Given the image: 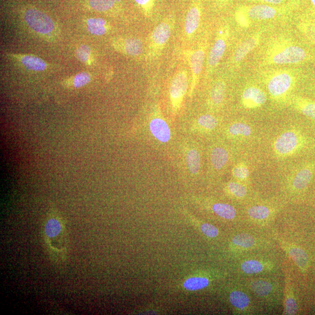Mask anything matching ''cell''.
Masks as SVG:
<instances>
[{"label": "cell", "instance_id": "6da1fadb", "mask_svg": "<svg viewBox=\"0 0 315 315\" xmlns=\"http://www.w3.org/2000/svg\"><path fill=\"white\" fill-rule=\"evenodd\" d=\"M306 50L286 33H278L269 37L257 56L260 68L271 66L299 64L309 59Z\"/></svg>", "mask_w": 315, "mask_h": 315}, {"label": "cell", "instance_id": "7a4b0ae2", "mask_svg": "<svg viewBox=\"0 0 315 315\" xmlns=\"http://www.w3.org/2000/svg\"><path fill=\"white\" fill-rule=\"evenodd\" d=\"M44 226L45 242L56 262L62 263L68 255V239L63 217L55 207L49 209Z\"/></svg>", "mask_w": 315, "mask_h": 315}, {"label": "cell", "instance_id": "3957f363", "mask_svg": "<svg viewBox=\"0 0 315 315\" xmlns=\"http://www.w3.org/2000/svg\"><path fill=\"white\" fill-rule=\"evenodd\" d=\"M260 74L269 95L276 102L285 101L298 81V73L290 69L266 68Z\"/></svg>", "mask_w": 315, "mask_h": 315}, {"label": "cell", "instance_id": "277c9868", "mask_svg": "<svg viewBox=\"0 0 315 315\" xmlns=\"http://www.w3.org/2000/svg\"><path fill=\"white\" fill-rule=\"evenodd\" d=\"M300 0L292 2L283 6H272L266 4H254V5H241L248 18L254 22L270 21L280 19L288 16L296 10Z\"/></svg>", "mask_w": 315, "mask_h": 315}, {"label": "cell", "instance_id": "5b68a950", "mask_svg": "<svg viewBox=\"0 0 315 315\" xmlns=\"http://www.w3.org/2000/svg\"><path fill=\"white\" fill-rule=\"evenodd\" d=\"M175 17L170 15L158 25L149 38L147 58L152 60L159 57L171 38L175 26Z\"/></svg>", "mask_w": 315, "mask_h": 315}, {"label": "cell", "instance_id": "8992f818", "mask_svg": "<svg viewBox=\"0 0 315 315\" xmlns=\"http://www.w3.org/2000/svg\"><path fill=\"white\" fill-rule=\"evenodd\" d=\"M231 35V28L229 24L219 26L214 43L211 48L207 58L206 76L209 77L218 67L226 53Z\"/></svg>", "mask_w": 315, "mask_h": 315}, {"label": "cell", "instance_id": "52a82bcc", "mask_svg": "<svg viewBox=\"0 0 315 315\" xmlns=\"http://www.w3.org/2000/svg\"><path fill=\"white\" fill-rule=\"evenodd\" d=\"M267 27H262L240 40L236 45L230 59L231 68L238 69L247 56L260 46Z\"/></svg>", "mask_w": 315, "mask_h": 315}, {"label": "cell", "instance_id": "ba28073f", "mask_svg": "<svg viewBox=\"0 0 315 315\" xmlns=\"http://www.w3.org/2000/svg\"><path fill=\"white\" fill-rule=\"evenodd\" d=\"M208 41L205 40L196 49L187 50L184 51V55L187 59L192 73V82L189 95H192L201 76L206 59Z\"/></svg>", "mask_w": 315, "mask_h": 315}, {"label": "cell", "instance_id": "9c48e42d", "mask_svg": "<svg viewBox=\"0 0 315 315\" xmlns=\"http://www.w3.org/2000/svg\"><path fill=\"white\" fill-rule=\"evenodd\" d=\"M24 19L29 27L41 36H49L55 30V24L51 18L34 8L25 12Z\"/></svg>", "mask_w": 315, "mask_h": 315}, {"label": "cell", "instance_id": "30bf717a", "mask_svg": "<svg viewBox=\"0 0 315 315\" xmlns=\"http://www.w3.org/2000/svg\"><path fill=\"white\" fill-rule=\"evenodd\" d=\"M302 144L301 135L296 131L288 130L277 137L273 148L277 156L287 157L299 150Z\"/></svg>", "mask_w": 315, "mask_h": 315}, {"label": "cell", "instance_id": "8fae6325", "mask_svg": "<svg viewBox=\"0 0 315 315\" xmlns=\"http://www.w3.org/2000/svg\"><path fill=\"white\" fill-rule=\"evenodd\" d=\"M188 89V74L186 69L179 70L173 76L170 86V98L175 112L180 109Z\"/></svg>", "mask_w": 315, "mask_h": 315}, {"label": "cell", "instance_id": "7c38bea8", "mask_svg": "<svg viewBox=\"0 0 315 315\" xmlns=\"http://www.w3.org/2000/svg\"><path fill=\"white\" fill-rule=\"evenodd\" d=\"M267 100L266 94L258 86L248 85L243 91L241 102L244 108L248 109L259 108L264 105Z\"/></svg>", "mask_w": 315, "mask_h": 315}, {"label": "cell", "instance_id": "4fadbf2b", "mask_svg": "<svg viewBox=\"0 0 315 315\" xmlns=\"http://www.w3.org/2000/svg\"><path fill=\"white\" fill-rule=\"evenodd\" d=\"M202 12L200 0H195L189 8L185 22V33L188 39H191L195 34L200 26Z\"/></svg>", "mask_w": 315, "mask_h": 315}, {"label": "cell", "instance_id": "5bb4252c", "mask_svg": "<svg viewBox=\"0 0 315 315\" xmlns=\"http://www.w3.org/2000/svg\"><path fill=\"white\" fill-rule=\"evenodd\" d=\"M112 44L117 51L132 57L139 58L142 56L144 51L142 41L138 38L115 39Z\"/></svg>", "mask_w": 315, "mask_h": 315}, {"label": "cell", "instance_id": "9a60e30c", "mask_svg": "<svg viewBox=\"0 0 315 315\" xmlns=\"http://www.w3.org/2000/svg\"><path fill=\"white\" fill-rule=\"evenodd\" d=\"M313 173L312 167H306L298 170L293 176L291 181L294 190L296 191H301L307 187L312 179Z\"/></svg>", "mask_w": 315, "mask_h": 315}, {"label": "cell", "instance_id": "2e32d148", "mask_svg": "<svg viewBox=\"0 0 315 315\" xmlns=\"http://www.w3.org/2000/svg\"><path fill=\"white\" fill-rule=\"evenodd\" d=\"M151 133L162 143H167L171 139V130L168 124L161 118L152 119L150 124Z\"/></svg>", "mask_w": 315, "mask_h": 315}, {"label": "cell", "instance_id": "e0dca14e", "mask_svg": "<svg viewBox=\"0 0 315 315\" xmlns=\"http://www.w3.org/2000/svg\"><path fill=\"white\" fill-rule=\"evenodd\" d=\"M227 85L224 80L219 78L215 82L210 93V104L215 107H218L224 101Z\"/></svg>", "mask_w": 315, "mask_h": 315}, {"label": "cell", "instance_id": "ac0fdd59", "mask_svg": "<svg viewBox=\"0 0 315 315\" xmlns=\"http://www.w3.org/2000/svg\"><path fill=\"white\" fill-rule=\"evenodd\" d=\"M291 104L301 113L315 121V102L310 99L294 97L291 99Z\"/></svg>", "mask_w": 315, "mask_h": 315}, {"label": "cell", "instance_id": "d6986e66", "mask_svg": "<svg viewBox=\"0 0 315 315\" xmlns=\"http://www.w3.org/2000/svg\"><path fill=\"white\" fill-rule=\"evenodd\" d=\"M16 57L25 68L32 71L41 72L47 69V63L39 57L32 55H20Z\"/></svg>", "mask_w": 315, "mask_h": 315}, {"label": "cell", "instance_id": "ffe728a7", "mask_svg": "<svg viewBox=\"0 0 315 315\" xmlns=\"http://www.w3.org/2000/svg\"><path fill=\"white\" fill-rule=\"evenodd\" d=\"M211 163L213 167L220 170L225 167L229 160V154L224 148L216 147L211 152Z\"/></svg>", "mask_w": 315, "mask_h": 315}, {"label": "cell", "instance_id": "44dd1931", "mask_svg": "<svg viewBox=\"0 0 315 315\" xmlns=\"http://www.w3.org/2000/svg\"><path fill=\"white\" fill-rule=\"evenodd\" d=\"M86 24L87 30L94 35H105L110 29L108 24L102 18H90L87 20Z\"/></svg>", "mask_w": 315, "mask_h": 315}, {"label": "cell", "instance_id": "7402d4cb", "mask_svg": "<svg viewBox=\"0 0 315 315\" xmlns=\"http://www.w3.org/2000/svg\"><path fill=\"white\" fill-rule=\"evenodd\" d=\"M298 30L306 38L315 44V22L307 18H301L297 20Z\"/></svg>", "mask_w": 315, "mask_h": 315}, {"label": "cell", "instance_id": "603a6c76", "mask_svg": "<svg viewBox=\"0 0 315 315\" xmlns=\"http://www.w3.org/2000/svg\"><path fill=\"white\" fill-rule=\"evenodd\" d=\"M230 301L235 308L241 310L246 309L250 304V298L247 294L239 290L231 292Z\"/></svg>", "mask_w": 315, "mask_h": 315}, {"label": "cell", "instance_id": "cb8c5ba5", "mask_svg": "<svg viewBox=\"0 0 315 315\" xmlns=\"http://www.w3.org/2000/svg\"><path fill=\"white\" fill-rule=\"evenodd\" d=\"M289 255L301 270L305 271L308 268V256L302 249L296 246L290 247Z\"/></svg>", "mask_w": 315, "mask_h": 315}, {"label": "cell", "instance_id": "d4e9b609", "mask_svg": "<svg viewBox=\"0 0 315 315\" xmlns=\"http://www.w3.org/2000/svg\"><path fill=\"white\" fill-rule=\"evenodd\" d=\"M252 291L260 297H266L273 292V285L270 282L264 280H256L251 285Z\"/></svg>", "mask_w": 315, "mask_h": 315}, {"label": "cell", "instance_id": "484cf974", "mask_svg": "<svg viewBox=\"0 0 315 315\" xmlns=\"http://www.w3.org/2000/svg\"><path fill=\"white\" fill-rule=\"evenodd\" d=\"M248 214L253 219L265 220L271 216L272 210L270 207L264 205L252 206L248 209Z\"/></svg>", "mask_w": 315, "mask_h": 315}, {"label": "cell", "instance_id": "4316f807", "mask_svg": "<svg viewBox=\"0 0 315 315\" xmlns=\"http://www.w3.org/2000/svg\"><path fill=\"white\" fill-rule=\"evenodd\" d=\"M229 134L234 137L245 138L252 133V128L246 123L236 122L229 128Z\"/></svg>", "mask_w": 315, "mask_h": 315}, {"label": "cell", "instance_id": "83f0119b", "mask_svg": "<svg viewBox=\"0 0 315 315\" xmlns=\"http://www.w3.org/2000/svg\"><path fill=\"white\" fill-rule=\"evenodd\" d=\"M214 212L222 218L233 219L236 216V210L233 206L224 203H216L213 206Z\"/></svg>", "mask_w": 315, "mask_h": 315}, {"label": "cell", "instance_id": "f1b7e54d", "mask_svg": "<svg viewBox=\"0 0 315 315\" xmlns=\"http://www.w3.org/2000/svg\"><path fill=\"white\" fill-rule=\"evenodd\" d=\"M209 283V280L206 277H192L185 282L184 287L189 291H197L205 288Z\"/></svg>", "mask_w": 315, "mask_h": 315}, {"label": "cell", "instance_id": "f546056e", "mask_svg": "<svg viewBox=\"0 0 315 315\" xmlns=\"http://www.w3.org/2000/svg\"><path fill=\"white\" fill-rule=\"evenodd\" d=\"M92 80L91 74L82 72L77 74L72 80L64 83V85L68 88H80L89 84Z\"/></svg>", "mask_w": 315, "mask_h": 315}, {"label": "cell", "instance_id": "4dcf8cb0", "mask_svg": "<svg viewBox=\"0 0 315 315\" xmlns=\"http://www.w3.org/2000/svg\"><path fill=\"white\" fill-rule=\"evenodd\" d=\"M241 269L247 275L258 274L264 270L265 265L259 260H248L242 263Z\"/></svg>", "mask_w": 315, "mask_h": 315}, {"label": "cell", "instance_id": "1f68e13d", "mask_svg": "<svg viewBox=\"0 0 315 315\" xmlns=\"http://www.w3.org/2000/svg\"><path fill=\"white\" fill-rule=\"evenodd\" d=\"M186 162L189 171L193 174H196L200 168V155L196 150H191L188 153Z\"/></svg>", "mask_w": 315, "mask_h": 315}, {"label": "cell", "instance_id": "d6a6232c", "mask_svg": "<svg viewBox=\"0 0 315 315\" xmlns=\"http://www.w3.org/2000/svg\"><path fill=\"white\" fill-rule=\"evenodd\" d=\"M227 189L231 195L236 198L242 199L247 195V188L242 182H230L227 185Z\"/></svg>", "mask_w": 315, "mask_h": 315}, {"label": "cell", "instance_id": "836d02e7", "mask_svg": "<svg viewBox=\"0 0 315 315\" xmlns=\"http://www.w3.org/2000/svg\"><path fill=\"white\" fill-rule=\"evenodd\" d=\"M235 20L238 26L241 29H244V30L250 28L252 25L251 20L248 18L242 6H239L236 8L235 12Z\"/></svg>", "mask_w": 315, "mask_h": 315}, {"label": "cell", "instance_id": "e575fe53", "mask_svg": "<svg viewBox=\"0 0 315 315\" xmlns=\"http://www.w3.org/2000/svg\"><path fill=\"white\" fill-rule=\"evenodd\" d=\"M233 242L236 246L248 249L255 245V240L250 235L242 234L235 236Z\"/></svg>", "mask_w": 315, "mask_h": 315}, {"label": "cell", "instance_id": "d590c367", "mask_svg": "<svg viewBox=\"0 0 315 315\" xmlns=\"http://www.w3.org/2000/svg\"><path fill=\"white\" fill-rule=\"evenodd\" d=\"M233 174L235 179L240 182H246L250 176V170L243 163L236 165L233 170Z\"/></svg>", "mask_w": 315, "mask_h": 315}, {"label": "cell", "instance_id": "8d00e7d4", "mask_svg": "<svg viewBox=\"0 0 315 315\" xmlns=\"http://www.w3.org/2000/svg\"><path fill=\"white\" fill-rule=\"evenodd\" d=\"M197 123L201 127L206 130H212L218 125V120L214 116L204 115L199 117Z\"/></svg>", "mask_w": 315, "mask_h": 315}, {"label": "cell", "instance_id": "74e56055", "mask_svg": "<svg viewBox=\"0 0 315 315\" xmlns=\"http://www.w3.org/2000/svg\"><path fill=\"white\" fill-rule=\"evenodd\" d=\"M116 0H90V5L94 10L97 11L105 12L112 8Z\"/></svg>", "mask_w": 315, "mask_h": 315}, {"label": "cell", "instance_id": "f35d334b", "mask_svg": "<svg viewBox=\"0 0 315 315\" xmlns=\"http://www.w3.org/2000/svg\"><path fill=\"white\" fill-rule=\"evenodd\" d=\"M298 306L295 298L291 292L289 291L285 297L284 312L285 314H294L297 312Z\"/></svg>", "mask_w": 315, "mask_h": 315}, {"label": "cell", "instance_id": "ab89813d", "mask_svg": "<svg viewBox=\"0 0 315 315\" xmlns=\"http://www.w3.org/2000/svg\"><path fill=\"white\" fill-rule=\"evenodd\" d=\"M77 59L83 63H89L91 57V49L88 46L82 44L76 52Z\"/></svg>", "mask_w": 315, "mask_h": 315}, {"label": "cell", "instance_id": "60d3db41", "mask_svg": "<svg viewBox=\"0 0 315 315\" xmlns=\"http://www.w3.org/2000/svg\"><path fill=\"white\" fill-rule=\"evenodd\" d=\"M135 2L142 8L144 15L149 17L154 7V0H135Z\"/></svg>", "mask_w": 315, "mask_h": 315}, {"label": "cell", "instance_id": "b9f144b4", "mask_svg": "<svg viewBox=\"0 0 315 315\" xmlns=\"http://www.w3.org/2000/svg\"><path fill=\"white\" fill-rule=\"evenodd\" d=\"M248 3L255 4H266L272 6H283L292 1V0H244Z\"/></svg>", "mask_w": 315, "mask_h": 315}, {"label": "cell", "instance_id": "7bdbcfd3", "mask_svg": "<svg viewBox=\"0 0 315 315\" xmlns=\"http://www.w3.org/2000/svg\"><path fill=\"white\" fill-rule=\"evenodd\" d=\"M202 233L206 236L211 238H214L218 235V231L216 227L209 224V223H204L201 227Z\"/></svg>", "mask_w": 315, "mask_h": 315}, {"label": "cell", "instance_id": "ee69618b", "mask_svg": "<svg viewBox=\"0 0 315 315\" xmlns=\"http://www.w3.org/2000/svg\"><path fill=\"white\" fill-rule=\"evenodd\" d=\"M231 0H217V5L219 8H223L228 5Z\"/></svg>", "mask_w": 315, "mask_h": 315}, {"label": "cell", "instance_id": "f6af8a7d", "mask_svg": "<svg viewBox=\"0 0 315 315\" xmlns=\"http://www.w3.org/2000/svg\"><path fill=\"white\" fill-rule=\"evenodd\" d=\"M310 2L312 4V6L314 8V10H315V0H310Z\"/></svg>", "mask_w": 315, "mask_h": 315}]
</instances>
